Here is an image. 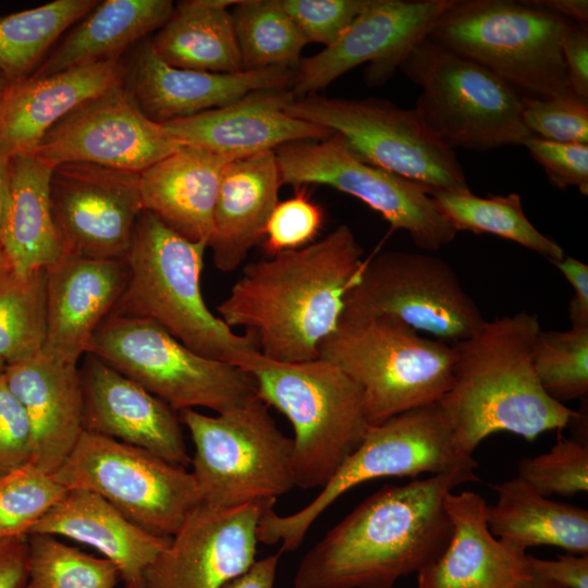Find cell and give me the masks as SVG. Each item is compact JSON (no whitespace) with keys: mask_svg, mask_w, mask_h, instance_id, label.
Instances as JSON below:
<instances>
[{"mask_svg":"<svg viewBox=\"0 0 588 588\" xmlns=\"http://www.w3.org/2000/svg\"><path fill=\"white\" fill-rule=\"evenodd\" d=\"M364 249L346 224L304 247L248 264L217 306L230 327L255 335L273 360L318 357L320 343L338 328L344 296L357 280Z\"/></svg>","mask_w":588,"mask_h":588,"instance_id":"6da1fadb","label":"cell"},{"mask_svg":"<svg viewBox=\"0 0 588 588\" xmlns=\"http://www.w3.org/2000/svg\"><path fill=\"white\" fill-rule=\"evenodd\" d=\"M477 474L433 475L385 485L363 500L303 556L294 588H393L446 547L444 497Z\"/></svg>","mask_w":588,"mask_h":588,"instance_id":"7a4b0ae2","label":"cell"},{"mask_svg":"<svg viewBox=\"0 0 588 588\" xmlns=\"http://www.w3.org/2000/svg\"><path fill=\"white\" fill-rule=\"evenodd\" d=\"M540 330L537 315L518 311L486 320L471 338L453 344L452 383L438 404L466 454L473 455L493 433L534 441L578 416L551 397L537 378L532 354Z\"/></svg>","mask_w":588,"mask_h":588,"instance_id":"3957f363","label":"cell"},{"mask_svg":"<svg viewBox=\"0 0 588 588\" xmlns=\"http://www.w3.org/2000/svg\"><path fill=\"white\" fill-rule=\"evenodd\" d=\"M207 247L143 210L125 256L130 279L112 313L152 320L194 352L244 369L259 353L257 340L235 333L206 305L200 279Z\"/></svg>","mask_w":588,"mask_h":588,"instance_id":"277c9868","label":"cell"},{"mask_svg":"<svg viewBox=\"0 0 588 588\" xmlns=\"http://www.w3.org/2000/svg\"><path fill=\"white\" fill-rule=\"evenodd\" d=\"M243 370L254 379L257 395L293 428L295 487H324L369 427L360 388L321 357L284 363L259 352Z\"/></svg>","mask_w":588,"mask_h":588,"instance_id":"5b68a950","label":"cell"},{"mask_svg":"<svg viewBox=\"0 0 588 588\" xmlns=\"http://www.w3.org/2000/svg\"><path fill=\"white\" fill-rule=\"evenodd\" d=\"M477 461L457 445L438 403L417 407L369 425L357 449L342 463L317 497L303 509L279 515L267 509L258 524V541L280 542V552L297 550L315 520L345 492L363 482L422 474H476Z\"/></svg>","mask_w":588,"mask_h":588,"instance_id":"8992f818","label":"cell"},{"mask_svg":"<svg viewBox=\"0 0 588 588\" xmlns=\"http://www.w3.org/2000/svg\"><path fill=\"white\" fill-rule=\"evenodd\" d=\"M566 17L507 0H455L429 38L527 98L571 94L561 40Z\"/></svg>","mask_w":588,"mask_h":588,"instance_id":"52a82bcc","label":"cell"},{"mask_svg":"<svg viewBox=\"0 0 588 588\" xmlns=\"http://www.w3.org/2000/svg\"><path fill=\"white\" fill-rule=\"evenodd\" d=\"M330 360L362 390L369 425L438 403L450 389L456 352L404 322L380 317L339 323L319 345Z\"/></svg>","mask_w":588,"mask_h":588,"instance_id":"ba28073f","label":"cell"},{"mask_svg":"<svg viewBox=\"0 0 588 588\" xmlns=\"http://www.w3.org/2000/svg\"><path fill=\"white\" fill-rule=\"evenodd\" d=\"M179 417L194 444L191 473L203 503H275L295 487L293 440L258 395L216 416L187 408Z\"/></svg>","mask_w":588,"mask_h":588,"instance_id":"9c48e42d","label":"cell"},{"mask_svg":"<svg viewBox=\"0 0 588 588\" xmlns=\"http://www.w3.org/2000/svg\"><path fill=\"white\" fill-rule=\"evenodd\" d=\"M421 88L415 110L446 146L487 151L524 145L523 96L481 65L425 37L400 69Z\"/></svg>","mask_w":588,"mask_h":588,"instance_id":"30bf717a","label":"cell"},{"mask_svg":"<svg viewBox=\"0 0 588 588\" xmlns=\"http://www.w3.org/2000/svg\"><path fill=\"white\" fill-rule=\"evenodd\" d=\"M87 353L175 412L204 407L222 413L257 395L248 372L194 352L146 318L111 313L91 336Z\"/></svg>","mask_w":588,"mask_h":588,"instance_id":"8fae6325","label":"cell"},{"mask_svg":"<svg viewBox=\"0 0 588 588\" xmlns=\"http://www.w3.org/2000/svg\"><path fill=\"white\" fill-rule=\"evenodd\" d=\"M285 112L333 131L359 160L414 181L430 195L470 189L454 149L426 126L414 108L373 97L313 94L293 98Z\"/></svg>","mask_w":588,"mask_h":588,"instance_id":"7c38bea8","label":"cell"},{"mask_svg":"<svg viewBox=\"0 0 588 588\" xmlns=\"http://www.w3.org/2000/svg\"><path fill=\"white\" fill-rule=\"evenodd\" d=\"M380 317L397 319L451 345L471 338L486 321L446 261L406 250L367 259L344 296L341 322Z\"/></svg>","mask_w":588,"mask_h":588,"instance_id":"4fadbf2b","label":"cell"},{"mask_svg":"<svg viewBox=\"0 0 588 588\" xmlns=\"http://www.w3.org/2000/svg\"><path fill=\"white\" fill-rule=\"evenodd\" d=\"M52 476L66 489L100 495L130 522L162 538H171L201 502L186 467L85 430Z\"/></svg>","mask_w":588,"mask_h":588,"instance_id":"5bb4252c","label":"cell"},{"mask_svg":"<svg viewBox=\"0 0 588 588\" xmlns=\"http://www.w3.org/2000/svg\"><path fill=\"white\" fill-rule=\"evenodd\" d=\"M274 154L282 185H328L356 197L421 249L438 250L457 234L424 186L359 160L339 134L289 143Z\"/></svg>","mask_w":588,"mask_h":588,"instance_id":"9a60e30c","label":"cell"},{"mask_svg":"<svg viewBox=\"0 0 588 588\" xmlns=\"http://www.w3.org/2000/svg\"><path fill=\"white\" fill-rule=\"evenodd\" d=\"M183 146L143 112L122 83L56 123L33 152L52 168L85 162L142 173Z\"/></svg>","mask_w":588,"mask_h":588,"instance_id":"2e32d148","label":"cell"},{"mask_svg":"<svg viewBox=\"0 0 588 588\" xmlns=\"http://www.w3.org/2000/svg\"><path fill=\"white\" fill-rule=\"evenodd\" d=\"M455 0H368L346 30L320 52L302 58L291 89L294 98L317 94L350 70L369 62L368 86L389 81L412 48Z\"/></svg>","mask_w":588,"mask_h":588,"instance_id":"e0dca14e","label":"cell"},{"mask_svg":"<svg viewBox=\"0 0 588 588\" xmlns=\"http://www.w3.org/2000/svg\"><path fill=\"white\" fill-rule=\"evenodd\" d=\"M139 174L85 162L53 169L51 208L64 254L125 259L144 210Z\"/></svg>","mask_w":588,"mask_h":588,"instance_id":"ac0fdd59","label":"cell"},{"mask_svg":"<svg viewBox=\"0 0 588 588\" xmlns=\"http://www.w3.org/2000/svg\"><path fill=\"white\" fill-rule=\"evenodd\" d=\"M273 505L200 502L149 566L143 588H222L255 563L258 524Z\"/></svg>","mask_w":588,"mask_h":588,"instance_id":"d6986e66","label":"cell"},{"mask_svg":"<svg viewBox=\"0 0 588 588\" xmlns=\"http://www.w3.org/2000/svg\"><path fill=\"white\" fill-rule=\"evenodd\" d=\"M124 61L123 84L157 123L226 106L262 89H292L295 69L267 68L234 73L186 70L164 62L145 38Z\"/></svg>","mask_w":588,"mask_h":588,"instance_id":"ffe728a7","label":"cell"},{"mask_svg":"<svg viewBox=\"0 0 588 588\" xmlns=\"http://www.w3.org/2000/svg\"><path fill=\"white\" fill-rule=\"evenodd\" d=\"M83 430L146 450L170 463L191 464L179 415L163 401L94 354L78 367Z\"/></svg>","mask_w":588,"mask_h":588,"instance_id":"44dd1931","label":"cell"},{"mask_svg":"<svg viewBox=\"0 0 588 588\" xmlns=\"http://www.w3.org/2000/svg\"><path fill=\"white\" fill-rule=\"evenodd\" d=\"M291 89H262L195 115L161 123L184 146L246 157L301 140H324L335 133L285 112Z\"/></svg>","mask_w":588,"mask_h":588,"instance_id":"7402d4cb","label":"cell"},{"mask_svg":"<svg viewBox=\"0 0 588 588\" xmlns=\"http://www.w3.org/2000/svg\"><path fill=\"white\" fill-rule=\"evenodd\" d=\"M47 271V331L42 353L77 365L112 313L130 279L125 259L63 254Z\"/></svg>","mask_w":588,"mask_h":588,"instance_id":"603a6c76","label":"cell"},{"mask_svg":"<svg viewBox=\"0 0 588 588\" xmlns=\"http://www.w3.org/2000/svg\"><path fill=\"white\" fill-rule=\"evenodd\" d=\"M444 506L452 534L442 553L417 574V588H524L534 579L528 554L489 530L480 494L450 491Z\"/></svg>","mask_w":588,"mask_h":588,"instance_id":"cb8c5ba5","label":"cell"},{"mask_svg":"<svg viewBox=\"0 0 588 588\" xmlns=\"http://www.w3.org/2000/svg\"><path fill=\"white\" fill-rule=\"evenodd\" d=\"M123 78L121 58L9 83L0 105V151L10 158L33 152L56 123Z\"/></svg>","mask_w":588,"mask_h":588,"instance_id":"d4e9b609","label":"cell"},{"mask_svg":"<svg viewBox=\"0 0 588 588\" xmlns=\"http://www.w3.org/2000/svg\"><path fill=\"white\" fill-rule=\"evenodd\" d=\"M3 376L30 422V463L53 474L83 431V399L77 365L59 362L40 352L5 366Z\"/></svg>","mask_w":588,"mask_h":588,"instance_id":"484cf974","label":"cell"},{"mask_svg":"<svg viewBox=\"0 0 588 588\" xmlns=\"http://www.w3.org/2000/svg\"><path fill=\"white\" fill-rule=\"evenodd\" d=\"M235 159L181 147L139 174L143 209L184 238L208 246L222 174Z\"/></svg>","mask_w":588,"mask_h":588,"instance_id":"4316f807","label":"cell"},{"mask_svg":"<svg viewBox=\"0 0 588 588\" xmlns=\"http://www.w3.org/2000/svg\"><path fill=\"white\" fill-rule=\"evenodd\" d=\"M29 534L64 537L96 549L120 571L125 587L143 588L145 573L170 538L130 522L100 495L68 489Z\"/></svg>","mask_w":588,"mask_h":588,"instance_id":"83f0119b","label":"cell"},{"mask_svg":"<svg viewBox=\"0 0 588 588\" xmlns=\"http://www.w3.org/2000/svg\"><path fill=\"white\" fill-rule=\"evenodd\" d=\"M281 185L274 150L228 163L219 186L208 244L217 269L235 270L252 248L261 245Z\"/></svg>","mask_w":588,"mask_h":588,"instance_id":"f1b7e54d","label":"cell"},{"mask_svg":"<svg viewBox=\"0 0 588 588\" xmlns=\"http://www.w3.org/2000/svg\"><path fill=\"white\" fill-rule=\"evenodd\" d=\"M53 169L34 152L10 158V194L0 249L17 273L47 268L64 254L51 208Z\"/></svg>","mask_w":588,"mask_h":588,"instance_id":"f546056e","label":"cell"},{"mask_svg":"<svg viewBox=\"0 0 588 588\" xmlns=\"http://www.w3.org/2000/svg\"><path fill=\"white\" fill-rule=\"evenodd\" d=\"M170 0H106L82 19L29 75L42 77L122 54L160 29L172 14Z\"/></svg>","mask_w":588,"mask_h":588,"instance_id":"4dcf8cb0","label":"cell"},{"mask_svg":"<svg viewBox=\"0 0 588 588\" xmlns=\"http://www.w3.org/2000/svg\"><path fill=\"white\" fill-rule=\"evenodd\" d=\"M497 500L486 507L491 534L525 551L553 546L567 553L588 554V511L537 493L515 477L492 485Z\"/></svg>","mask_w":588,"mask_h":588,"instance_id":"1f68e13d","label":"cell"},{"mask_svg":"<svg viewBox=\"0 0 588 588\" xmlns=\"http://www.w3.org/2000/svg\"><path fill=\"white\" fill-rule=\"evenodd\" d=\"M232 0H185L174 5L166 24L149 39L168 64L186 70L243 71L229 7Z\"/></svg>","mask_w":588,"mask_h":588,"instance_id":"d6a6232c","label":"cell"},{"mask_svg":"<svg viewBox=\"0 0 588 588\" xmlns=\"http://www.w3.org/2000/svg\"><path fill=\"white\" fill-rule=\"evenodd\" d=\"M96 0H54L0 16V72L8 83L28 77L56 41Z\"/></svg>","mask_w":588,"mask_h":588,"instance_id":"836d02e7","label":"cell"},{"mask_svg":"<svg viewBox=\"0 0 588 588\" xmlns=\"http://www.w3.org/2000/svg\"><path fill=\"white\" fill-rule=\"evenodd\" d=\"M431 197L456 232L498 235L541 255L552 264L565 256L558 243L528 220L522 198L516 193L479 197L468 189L438 192Z\"/></svg>","mask_w":588,"mask_h":588,"instance_id":"e575fe53","label":"cell"},{"mask_svg":"<svg viewBox=\"0 0 588 588\" xmlns=\"http://www.w3.org/2000/svg\"><path fill=\"white\" fill-rule=\"evenodd\" d=\"M231 11L244 70L296 69L308 44L280 0H240Z\"/></svg>","mask_w":588,"mask_h":588,"instance_id":"d590c367","label":"cell"},{"mask_svg":"<svg viewBox=\"0 0 588 588\" xmlns=\"http://www.w3.org/2000/svg\"><path fill=\"white\" fill-rule=\"evenodd\" d=\"M47 331V271L0 273V359L8 365L42 351Z\"/></svg>","mask_w":588,"mask_h":588,"instance_id":"8d00e7d4","label":"cell"},{"mask_svg":"<svg viewBox=\"0 0 588 588\" xmlns=\"http://www.w3.org/2000/svg\"><path fill=\"white\" fill-rule=\"evenodd\" d=\"M26 540V588H114L121 579L108 559L87 554L54 536L29 534Z\"/></svg>","mask_w":588,"mask_h":588,"instance_id":"74e56055","label":"cell"},{"mask_svg":"<svg viewBox=\"0 0 588 588\" xmlns=\"http://www.w3.org/2000/svg\"><path fill=\"white\" fill-rule=\"evenodd\" d=\"M534 368L554 400L584 399L588 393V328L540 330L534 343Z\"/></svg>","mask_w":588,"mask_h":588,"instance_id":"f35d334b","label":"cell"},{"mask_svg":"<svg viewBox=\"0 0 588 588\" xmlns=\"http://www.w3.org/2000/svg\"><path fill=\"white\" fill-rule=\"evenodd\" d=\"M33 463L0 476V540L27 536L66 492Z\"/></svg>","mask_w":588,"mask_h":588,"instance_id":"ab89813d","label":"cell"},{"mask_svg":"<svg viewBox=\"0 0 588 588\" xmlns=\"http://www.w3.org/2000/svg\"><path fill=\"white\" fill-rule=\"evenodd\" d=\"M517 478L543 497H573L588 491V444L559 440L548 452L523 457Z\"/></svg>","mask_w":588,"mask_h":588,"instance_id":"60d3db41","label":"cell"},{"mask_svg":"<svg viewBox=\"0 0 588 588\" xmlns=\"http://www.w3.org/2000/svg\"><path fill=\"white\" fill-rule=\"evenodd\" d=\"M326 213L307 193V186L295 188V194L274 206L261 243L267 257L297 249L315 242L323 228Z\"/></svg>","mask_w":588,"mask_h":588,"instance_id":"b9f144b4","label":"cell"},{"mask_svg":"<svg viewBox=\"0 0 588 588\" xmlns=\"http://www.w3.org/2000/svg\"><path fill=\"white\" fill-rule=\"evenodd\" d=\"M523 122L532 136L565 144L588 143V100L573 93L548 98L523 96Z\"/></svg>","mask_w":588,"mask_h":588,"instance_id":"7bdbcfd3","label":"cell"},{"mask_svg":"<svg viewBox=\"0 0 588 588\" xmlns=\"http://www.w3.org/2000/svg\"><path fill=\"white\" fill-rule=\"evenodd\" d=\"M307 42L332 45L368 0H280Z\"/></svg>","mask_w":588,"mask_h":588,"instance_id":"ee69618b","label":"cell"},{"mask_svg":"<svg viewBox=\"0 0 588 588\" xmlns=\"http://www.w3.org/2000/svg\"><path fill=\"white\" fill-rule=\"evenodd\" d=\"M524 146L558 188L575 186L588 195V145L565 144L531 136Z\"/></svg>","mask_w":588,"mask_h":588,"instance_id":"f6af8a7d","label":"cell"},{"mask_svg":"<svg viewBox=\"0 0 588 588\" xmlns=\"http://www.w3.org/2000/svg\"><path fill=\"white\" fill-rule=\"evenodd\" d=\"M33 431L27 414L0 373V476L32 461Z\"/></svg>","mask_w":588,"mask_h":588,"instance_id":"bcb514c9","label":"cell"},{"mask_svg":"<svg viewBox=\"0 0 588 588\" xmlns=\"http://www.w3.org/2000/svg\"><path fill=\"white\" fill-rule=\"evenodd\" d=\"M528 566L535 579L562 588H588V554L567 553L555 560L528 554Z\"/></svg>","mask_w":588,"mask_h":588,"instance_id":"7dc6e473","label":"cell"},{"mask_svg":"<svg viewBox=\"0 0 588 588\" xmlns=\"http://www.w3.org/2000/svg\"><path fill=\"white\" fill-rule=\"evenodd\" d=\"M569 88L588 100V29L584 23H569L561 40Z\"/></svg>","mask_w":588,"mask_h":588,"instance_id":"c3c4849f","label":"cell"},{"mask_svg":"<svg viewBox=\"0 0 588 588\" xmlns=\"http://www.w3.org/2000/svg\"><path fill=\"white\" fill-rule=\"evenodd\" d=\"M553 265L573 287V296L568 305L572 327L588 328V266L566 255Z\"/></svg>","mask_w":588,"mask_h":588,"instance_id":"681fc988","label":"cell"},{"mask_svg":"<svg viewBox=\"0 0 588 588\" xmlns=\"http://www.w3.org/2000/svg\"><path fill=\"white\" fill-rule=\"evenodd\" d=\"M26 536L0 540V588H26Z\"/></svg>","mask_w":588,"mask_h":588,"instance_id":"f907efd6","label":"cell"},{"mask_svg":"<svg viewBox=\"0 0 588 588\" xmlns=\"http://www.w3.org/2000/svg\"><path fill=\"white\" fill-rule=\"evenodd\" d=\"M281 554L279 551L256 560L244 574L230 580L222 588H274Z\"/></svg>","mask_w":588,"mask_h":588,"instance_id":"816d5d0a","label":"cell"},{"mask_svg":"<svg viewBox=\"0 0 588 588\" xmlns=\"http://www.w3.org/2000/svg\"><path fill=\"white\" fill-rule=\"evenodd\" d=\"M524 4L540 8L564 17H571L577 23L586 24L588 21L587 0H526Z\"/></svg>","mask_w":588,"mask_h":588,"instance_id":"f5cc1de1","label":"cell"},{"mask_svg":"<svg viewBox=\"0 0 588 588\" xmlns=\"http://www.w3.org/2000/svg\"><path fill=\"white\" fill-rule=\"evenodd\" d=\"M10 194V157L0 151V234Z\"/></svg>","mask_w":588,"mask_h":588,"instance_id":"db71d44e","label":"cell"},{"mask_svg":"<svg viewBox=\"0 0 588 588\" xmlns=\"http://www.w3.org/2000/svg\"><path fill=\"white\" fill-rule=\"evenodd\" d=\"M524 588H562L556 585H553L551 583H547L539 579H532L530 583H528Z\"/></svg>","mask_w":588,"mask_h":588,"instance_id":"11a10c76","label":"cell"},{"mask_svg":"<svg viewBox=\"0 0 588 588\" xmlns=\"http://www.w3.org/2000/svg\"><path fill=\"white\" fill-rule=\"evenodd\" d=\"M11 264L7 255L0 249V273L11 270Z\"/></svg>","mask_w":588,"mask_h":588,"instance_id":"9f6ffc18","label":"cell"},{"mask_svg":"<svg viewBox=\"0 0 588 588\" xmlns=\"http://www.w3.org/2000/svg\"><path fill=\"white\" fill-rule=\"evenodd\" d=\"M8 81L7 78L4 77V75L0 72V105H1V100H2V96H3V93L8 86Z\"/></svg>","mask_w":588,"mask_h":588,"instance_id":"6f0895ef","label":"cell"},{"mask_svg":"<svg viewBox=\"0 0 588 588\" xmlns=\"http://www.w3.org/2000/svg\"><path fill=\"white\" fill-rule=\"evenodd\" d=\"M5 369V364L0 359V373H2Z\"/></svg>","mask_w":588,"mask_h":588,"instance_id":"680465c9","label":"cell"},{"mask_svg":"<svg viewBox=\"0 0 588 588\" xmlns=\"http://www.w3.org/2000/svg\"><path fill=\"white\" fill-rule=\"evenodd\" d=\"M125 588H136V587H125Z\"/></svg>","mask_w":588,"mask_h":588,"instance_id":"91938a15","label":"cell"}]
</instances>
